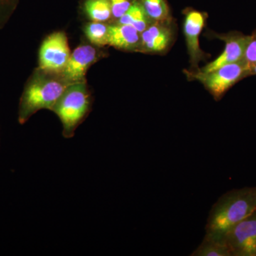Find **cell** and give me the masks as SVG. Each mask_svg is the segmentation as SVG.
Here are the masks:
<instances>
[{"mask_svg":"<svg viewBox=\"0 0 256 256\" xmlns=\"http://www.w3.org/2000/svg\"><path fill=\"white\" fill-rule=\"evenodd\" d=\"M20 0H0V30L4 28L18 8Z\"/></svg>","mask_w":256,"mask_h":256,"instance_id":"cell-17","label":"cell"},{"mask_svg":"<svg viewBox=\"0 0 256 256\" xmlns=\"http://www.w3.org/2000/svg\"><path fill=\"white\" fill-rule=\"evenodd\" d=\"M171 21L154 22L141 34V48L150 53L164 52L172 42Z\"/></svg>","mask_w":256,"mask_h":256,"instance_id":"cell-10","label":"cell"},{"mask_svg":"<svg viewBox=\"0 0 256 256\" xmlns=\"http://www.w3.org/2000/svg\"><path fill=\"white\" fill-rule=\"evenodd\" d=\"M110 3L112 16L119 20L130 8L134 0H109Z\"/></svg>","mask_w":256,"mask_h":256,"instance_id":"cell-18","label":"cell"},{"mask_svg":"<svg viewBox=\"0 0 256 256\" xmlns=\"http://www.w3.org/2000/svg\"><path fill=\"white\" fill-rule=\"evenodd\" d=\"M90 106L92 96L86 82H73L66 89L52 110L62 122L64 138L74 137L76 130L90 112Z\"/></svg>","mask_w":256,"mask_h":256,"instance_id":"cell-3","label":"cell"},{"mask_svg":"<svg viewBox=\"0 0 256 256\" xmlns=\"http://www.w3.org/2000/svg\"><path fill=\"white\" fill-rule=\"evenodd\" d=\"M206 16L204 13L196 10H191L186 13L184 21V34L186 40L188 54L192 68L196 70L197 66L204 60L205 54L200 48V34L205 26Z\"/></svg>","mask_w":256,"mask_h":256,"instance_id":"cell-7","label":"cell"},{"mask_svg":"<svg viewBox=\"0 0 256 256\" xmlns=\"http://www.w3.org/2000/svg\"><path fill=\"white\" fill-rule=\"evenodd\" d=\"M191 256H230V254L225 244L205 235L201 244L192 252Z\"/></svg>","mask_w":256,"mask_h":256,"instance_id":"cell-15","label":"cell"},{"mask_svg":"<svg viewBox=\"0 0 256 256\" xmlns=\"http://www.w3.org/2000/svg\"><path fill=\"white\" fill-rule=\"evenodd\" d=\"M256 212V186L226 192L212 206L206 225V235L218 242L232 227Z\"/></svg>","mask_w":256,"mask_h":256,"instance_id":"cell-1","label":"cell"},{"mask_svg":"<svg viewBox=\"0 0 256 256\" xmlns=\"http://www.w3.org/2000/svg\"><path fill=\"white\" fill-rule=\"evenodd\" d=\"M84 33L92 44L97 46L108 45V26L104 22H92L88 24L84 28Z\"/></svg>","mask_w":256,"mask_h":256,"instance_id":"cell-16","label":"cell"},{"mask_svg":"<svg viewBox=\"0 0 256 256\" xmlns=\"http://www.w3.org/2000/svg\"><path fill=\"white\" fill-rule=\"evenodd\" d=\"M97 54V50L92 45L84 44L77 47L70 54L62 75L70 84L86 82L88 69L95 63Z\"/></svg>","mask_w":256,"mask_h":256,"instance_id":"cell-9","label":"cell"},{"mask_svg":"<svg viewBox=\"0 0 256 256\" xmlns=\"http://www.w3.org/2000/svg\"><path fill=\"white\" fill-rule=\"evenodd\" d=\"M118 23L132 26L142 34L154 22L146 14L140 1L134 0L127 12L118 20Z\"/></svg>","mask_w":256,"mask_h":256,"instance_id":"cell-12","label":"cell"},{"mask_svg":"<svg viewBox=\"0 0 256 256\" xmlns=\"http://www.w3.org/2000/svg\"><path fill=\"white\" fill-rule=\"evenodd\" d=\"M220 40L225 42V48L220 56L210 62L201 69H197L202 73H210L226 64L236 63L244 60L246 48L250 36H244L239 34L218 35Z\"/></svg>","mask_w":256,"mask_h":256,"instance_id":"cell-8","label":"cell"},{"mask_svg":"<svg viewBox=\"0 0 256 256\" xmlns=\"http://www.w3.org/2000/svg\"><path fill=\"white\" fill-rule=\"evenodd\" d=\"M244 60L250 66V68L256 64V31L250 36L248 43L246 48Z\"/></svg>","mask_w":256,"mask_h":256,"instance_id":"cell-19","label":"cell"},{"mask_svg":"<svg viewBox=\"0 0 256 256\" xmlns=\"http://www.w3.org/2000/svg\"><path fill=\"white\" fill-rule=\"evenodd\" d=\"M224 242L230 256H256V212L232 227Z\"/></svg>","mask_w":256,"mask_h":256,"instance_id":"cell-6","label":"cell"},{"mask_svg":"<svg viewBox=\"0 0 256 256\" xmlns=\"http://www.w3.org/2000/svg\"><path fill=\"white\" fill-rule=\"evenodd\" d=\"M70 82L62 74L50 73L37 68L32 74L20 98L18 124H26L38 111H52Z\"/></svg>","mask_w":256,"mask_h":256,"instance_id":"cell-2","label":"cell"},{"mask_svg":"<svg viewBox=\"0 0 256 256\" xmlns=\"http://www.w3.org/2000/svg\"><path fill=\"white\" fill-rule=\"evenodd\" d=\"M146 14L154 22L171 21L170 8L165 0H140Z\"/></svg>","mask_w":256,"mask_h":256,"instance_id":"cell-14","label":"cell"},{"mask_svg":"<svg viewBox=\"0 0 256 256\" xmlns=\"http://www.w3.org/2000/svg\"><path fill=\"white\" fill-rule=\"evenodd\" d=\"M68 38L64 32H56L42 42L38 52V68L62 74L70 56Z\"/></svg>","mask_w":256,"mask_h":256,"instance_id":"cell-5","label":"cell"},{"mask_svg":"<svg viewBox=\"0 0 256 256\" xmlns=\"http://www.w3.org/2000/svg\"><path fill=\"white\" fill-rule=\"evenodd\" d=\"M250 74L256 75V64H254L252 67V68H250Z\"/></svg>","mask_w":256,"mask_h":256,"instance_id":"cell-20","label":"cell"},{"mask_svg":"<svg viewBox=\"0 0 256 256\" xmlns=\"http://www.w3.org/2000/svg\"><path fill=\"white\" fill-rule=\"evenodd\" d=\"M84 10L92 22H105L112 18L109 0H85Z\"/></svg>","mask_w":256,"mask_h":256,"instance_id":"cell-13","label":"cell"},{"mask_svg":"<svg viewBox=\"0 0 256 256\" xmlns=\"http://www.w3.org/2000/svg\"><path fill=\"white\" fill-rule=\"evenodd\" d=\"M108 45L121 50H137L141 48V34L130 25H109Z\"/></svg>","mask_w":256,"mask_h":256,"instance_id":"cell-11","label":"cell"},{"mask_svg":"<svg viewBox=\"0 0 256 256\" xmlns=\"http://www.w3.org/2000/svg\"><path fill=\"white\" fill-rule=\"evenodd\" d=\"M250 66L244 60L226 64L210 73L198 70L188 72V77L196 79L204 86L215 100L222 98L225 92L238 80L250 74Z\"/></svg>","mask_w":256,"mask_h":256,"instance_id":"cell-4","label":"cell"}]
</instances>
